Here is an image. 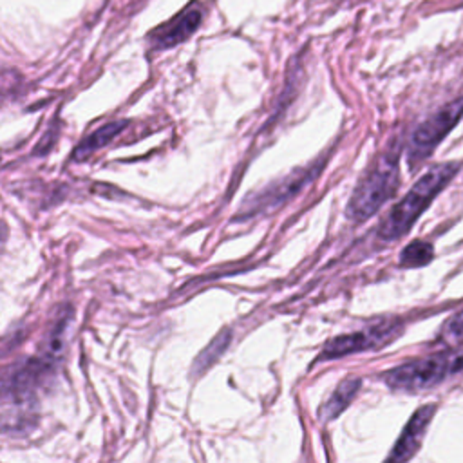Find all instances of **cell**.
<instances>
[{"label":"cell","instance_id":"obj_4","mask_svg":"<svg viewBox=\"0 0 463 463\" xmlns=\"http://www.w3.org/2000/svg\"><path fill=\"white\" fill-rule=\"evenodd\" d=\"M461 118L463 92L441 105L412 130L407 143V161L411 170L418 168L425 159L432 156L438 145L450 134V130L461 121Z\"/></svg>","mask_w":463,"mask_h":463},{"label":"cell","instance_id":"obj_7","mask_svg":"<svg viewBox=\"0 0 463 463\" xmlns=\"http://www.w3.org/2000/svg\"><path fill=\"white\" fill-rule=\"evenodd\" d=\"M201 18H203L201 9H197L195 5L186 7L175 18H172L170 22L159 25L150 34L152 47L163 51V49H170L174 45L183 43L184 40H188L195 33V29L201 24Z\"/></svg>","mask_w":463,"mask_h":463},{"label":"cell","instance_id":"obj_6","mask_svg":"<svg viewBox=\"0 0 463 463\" xmlns=\"http://www.w3.org/2000/svg\"><path fill=\"white\" fill-rule=\"evenodd\" d=\"M436 403H425L414 411L383 463H407L416 456L436 414Z\"/></svg>","mask_w":463,"mask_h":463},{"label":"cell","instance_id":"obj_3","mask_svg":"<svg viewBox=\"0 0 463 463\" xmlns=\"http://www.w3.org/2000/svg\"><path fill=\"white\" fill-rule=\"evenodd\" d=\"M458 373H463V351H449L400 364L383 374V382L392 391L420 392Z\"/></svg>","mask_w":463,"mask_h":463},{"label":"cell","instance_id":"obj_5","mask_svg":"<svg viewBox=\"0 0 463 463\" xmlns=\"http://www.w3.org/2000/svg\"><path fill=\"white\" fill-rule=\"evenodd\" d=\"M402 329H403V324L396 318L382 320L374 326H369L360 331L342 335V336L329 340L324 345L320 358H324V360L326 358H340V356L360 353V351L380 349V347L387 345L389 342H392L396 336H400Z\"/></svg>","mask_w":463,"mask_h":463},{"label":"cell","instance_id":"obj_9","mask_svg":"<svg viewBox=\"0 0 463 463\" xmlns=\"http://www.w3.org/2000/svg\"><path fill=\"white\" fill-rule=\"evenodd\" d=\"M125 127H127V121H110V123L96 128L92 134H89L85 139L80 141V145L72 152V159L74 161L87 159L96 150H99L101 146L109 145L116 136H119Z\"/></svg>","mask_w":463,"mask_h":463},{"label":"cell","instance_id":"obj_11","mask_svg":"<svg viewBox=\"0 0 463 463\" xmlns=\"http://www.w3.org/2000/svg\"><path fill=\"white\" fill-rule=\"evenodd\" d=\"M434 259V246L429 241H412L400 253L402 268H421Z\"/></svg>","mask_w":463,"mask_h":463},{"label":"cell","instance_id":"obj_10","mask_svg":"<svg viewBox=\"0 0 463 463\" xmlns=\"http://www.w3.org/2000/svg\"><path fill=\"white\" fill-rule=\"evenodd\" d=\"M362 385V380L360 378H345L338 383V387L335 389V392L331 394V398L324 403L322 407V416L326 420H333L336 418L351 402L353 398L356 396L358 389Z\"/></svg>","mask_w":463,"mask_h":463},{"label":"cell","instance_id":"obj_1","mask_svg":"<svg viewBox=\"0 0 463 463\" xmlns=\"http://www.w3.org/2000/svg\"><path fill=\"white\" fill-rule=\"evenodd\" d=\"M459 168L461 163L458 161H445L427 168L409 188V192L382 219L378 226V237L382 241H396L403 237L438 197V194H441L458 175Z\"/></svg>","mask_w":463,"mask_h":463},{"label":"cell","instance_id":"obj_8","mask_svg":"<svg viewBox=\"0 0 463 463\" xmlns=\"http://www.w3.org/2000/svg\"><path fill=\"white\" fill-rule=\"evenodd\" d=\"M315 168H306V170H298L293 172L291 175L277 181L275 184L268 186L259 197H255L250 203V212H260V208H271L280 204L282 201H286L288 197H291L293 194H297L313 175H315Z\"/></svg>","mask_w":463,"mask_h":463},{"label":"cell","instance_id":"obj_12","mask_svg":"<svg viewBox=\"0 0 463 463\" xmlns=\"http://www.w3.org/2000/svg\"><path fill=\"white\" fill-rule=\"evenodd\" d=\"M439 340L447 347H459L463 345V309L450 315L439 333Z\"/></svg>","mask_w":463,"mask_h":463},{"label":"cell","instance_id":"obj_2","mask_svg":"<svg viewBox=\"0 0 463 463\" xmlns=\"http://www.w3.org/2000/svg\"><path fill=\"white\" fill-rule=\"evenodd\" d=\"M400 154L402 143L392 141L365 170L347 204L351 221H367L394 195L400 183Z\"/></svg>","mask_w":463,"mask_h":463}]
</instances>
